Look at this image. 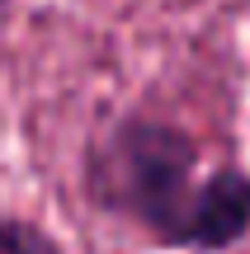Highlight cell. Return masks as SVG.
<instances>
[{
    "mask_svg": "<svg viewBox=\"0 0 250 254\" xmlns=\"http://www.w3.org/2000/svg\"><path fill=\"white\" fill-rule=\"evenodd\" d=\"M198 146L161 118H118L85 165V189L104 212L142 226L156 245L184 250L198 202Z\"/></svg>",
    "mask_w": 250,
    "mask_h": 254,
    "instance_id": "cell-1",
    "label": "cell"
},
{
    "mask_svg": "<svg viewBox=\"0 0 250 254\" xmlns=\"http://www.w3.org/2000/svg\"><path fill=\"white\" fill-rule=\"evenodd\" d=\"M246 236H250V174L236 165H222V170L203 174V184H198L184 250L217 254V250L241 245Z\"/></svg>",
    "mask_w": 250,
    "mask_h": 254,
    "instance_id": "cell-2",
    "label": "cell"
},
{
    "mask_svg": "<svg viewBox=\"0 0 250 254\" xmlns=\"http://www.w3.org/2000/svg\"><path fill=\"white\" fill-rule=\"evenodd\" d=\"M0 254H62V245L24 217H0Z\"/></svg>",
    "mask_w": 250,
    "mask_h": 254,
    "instance_id": "cell-3",
    "label": "cell"
},
{
    "mask_svg": "<svg viewBox=\"0 0 250 254\" xmlns=\"http://www.w3.org/2000/svg\"><path fill=\"white\" fill-rule=\"evenodd\" d=\"M0 5H5V0H0Z\"/></svg>",
    "mask_w": 250,
    "mask_h": 254,
    "instance_id": "cell-4",
    "label": "cell"
}]
</instances>
